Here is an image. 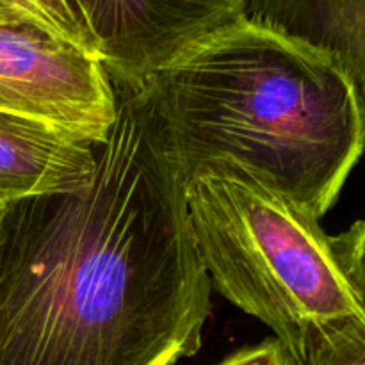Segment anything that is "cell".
<instances>
[{"mask_svg":"<svg viewBox=\"0 0 365 365\" xmlns=\"http://www.w3.org/2000/svg\"><path fill=\"white\" fill-rule=\"evenodd\" d=\"M0 7H13L31 14L57 34L98 57L81 0H0Z\"/></svg>","mask_w":365,"mask_h":365,"instance_id":"9c48e42d","label":"cell"},{"mask_svg":"<svg viewBox=\"0 0 365 365\" xmlns=\"http://www.w3.org/2000/svg\"><path fill=\"white\" fill-rule=\"evenodd\" d=\"M113 86L89 184L0 205V365H175L200 349L212 284L185 178L143 89Z\"/></svg>","mask_w":365,"mask_h":365,"instance_id":"6da1fadb","label":"cell"},{"mask_svg":"<svg viewBox=\"0 0 365 365\" xmlns=\"http://www.w3.org/2000/svg\"><path fill=\"white\" fill-rule=\"evenodd\" d=\"M113 82L145 84L166 64L242 20L245 0H81Z\"/></svg>","mask_w":365,"mask_h":365,"instance_id":"5b68a950","label":"cell"},{"mask_svg":"<svg viewBox=\"0 0 365 365\" xmlns=\"http://www.w3.org/2000/svg\"><path fill=\"white\" fill-rule=\"evenodd\" d=\"M242 20L323 52L365 103V0H245Z\"/></svg>","mask_w":365,"mask_h":365,"instance_id":"52a82bcc","label":"cell"},{"mask_svg":"<svg viewBox=\"0 0 365 365\" xmlns=\"http://www.w3.org/2000/svg\"><path fill=\"white\" fill-rule=\"evenodd\" d=\"M185 196L210 284L267 324L292 359L335 324L365 316L330 235L291 200L228 163L198 168Z\"/></svg>","mask_w":365,"mask_h":365,"instance_id":"3957f363","label":"cell"},{"mask_svg":"<svg viewBox=\"0 0 365 365\" xmlns=\"http://www.w3.org/2000/svg\"><path fill=\"white\" fill-rule=\"evenodd\" d=\"M96 143L48 121L0 110V205L89 184Z\"/></svg>","mask_w":365,"mask_h":365,"instance_id":"8992f818","label":"cell"},{"mask_svg":"<svg viewBox=\"0 0 365 365\" xmlns=\"http://www.w3.org/2000/svg\"><path fill=\"white\" fill-rule=\"evenodd\" d=\"M217 365H298L291 353L277 341L269 339L262 344L241 349Z\"/></svg>","mask_w":365,"mask_h":365,"instance_id":"8fae6325","label":"cell"},{"mask_svg":"<svg viewBox=\"0 0 365 365\" xmlns=\"http://www.w3.org/2000/svg\"><path fill=\"white\" fill-rule=\"evenodd\" d=\"M0 110L100 143L116 120V95L98 57L31 14L0 7Z\"/></svg>","mask_w":365,"mask_h":365,"instance_id":"277c9868","label":"cell"},{"mask_svg":"<svg viewBox=\"0 0 365 365\" xmlns=\"http://www.w3.org/2000/svg\"><path fill=\"white\" fill-rule=\"evenodd\" d=\"M330 242L346 280L365 310V221L355 223L339 237H330Z\"/></svg>","mask_w":365,"mask_h":365,"instance_id":"30bf717a","label":"cell"},{"mask_svg":"<svg viewBox=\"0 0 365 365\" xmlns=\"http://www.w3.org/2000/svg\"><path fill=\"white\" fill-rule=\"evenodd\" d=\"M294 360L298 365H365V316L331 327Z\"/></svg>","mask_w":365,"mask_h":365,"instance_id":"ba28073f","label":"cell"},{"mask_svg":"<svg viewBox=\"0 0 365 365\" xmlns=\"http://www.w3.org/2000/svg\"><path fill=\"white\" fill-rule=\"evenodd\" d=\"M187 180L228 163L321 220L365 150V103L319 50L239 20L139 86Z\"/></svg>","mask_w":365,"mask_h":365,"instance_id":"7a4b0ae2","label":"cell"}]
</instances>
